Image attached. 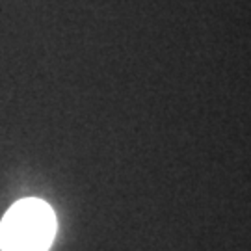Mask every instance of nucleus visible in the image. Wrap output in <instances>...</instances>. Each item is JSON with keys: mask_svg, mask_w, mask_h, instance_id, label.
Returning a JSON list of instances; mask_svg holds the SVG:
<instances>
[{"mask_svg": "<svg viewBox=\"0 0 251 251\" xmlns=\"http://www.w3.org/2000/svg\"><path fill=\"white\" fill-rule=\"evenodd\" d=\"M56 234V216L45 201L21 199L0 222L2 251H49Z\"/></svg>", "mask_w": 251, "mask_h": 251, "instance_id": "obj_1", "label": "nucleus"}]
</instances>
